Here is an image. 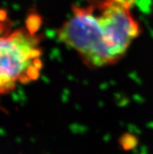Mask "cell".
I'll list each match as a JSON object with an SVG mask.
<instances>
[{
    "mask_svg": "<svg viewBox=\"0 0 153 154\" xmlns=\"http://www.w3.org/2000/svg\"><path fill=\"white\" fill-rule=\"evenodd\" d=\"M40 38L31 34L27 28H20L1 37V77L2 94L14 89L17 81L27 83V72L34 61L42 54Z\"/></svg>",
    "mask_w": 153,
    "mask_h": 154,
    "instance_id": "cell-2",
    "label": "cell"
},
{
    "mask_svg": "<svg viewBox=\"0 0 153 154\" xmlns=\"http://www.w3.org/2000/svg\"><path fill=\"white\" fill-rule=\"evenodd\" d=\"M72 7V16L57 30L58 38L78 53L90 69L116 63L141 33L131 7L116 0H88Z\"/></svg>",
    "mask_w": 153,
    "mask_h": 154,
    "instance_id": "cell-1",
    "label": "cell"
},
{
    "mask_svg": "<svg viewBox=\"0 0 153 154\" xmlns=\"http://www.w3.org/2000/svg\"><path fill=\"white\" fill-rule=\"evenodd\" d=\"M42 23V17L37 12L31 10V13H27L25 21V27L31 34H35L36 32L40 28Z\"/></svg>",
    "mask_w": 153,
    "mask_h": 154,
    "instance_id": "cell-3",
    "label": "cell"
},
{
    "mask_svg": "<svg viewBox=\"0 0 153 154\" xmlns=\"http://www.w3.org/2000/svg\"><path fill=\"white\" fill-rule=\"evenodd\" d=\"M133 153H134V154H138V150H136V148L133 150Z\"/></svg>",
    "mask_w": 153,
    "mask_h": 154,
    "instance_id": "cell-6",
    "label": "cell"
},
{
    "mask_svg": "<svg viewBox=\"0 0 153 154\" xmlns=\"http://www.w3.org/2000/svg\"><path fill=\"white\" fill-rule=\"evenodd\" d=\"M119 143L124 150H133L138 146V139L133 134L125 132L119 139Z\"/></svg>",
    "mask_w": 153,
    "mask_h": 154,
    "instance_id": "cell-4",
    "label": "cell"
},
{
    "mask_svg": "<svg viewBox=\"0 0 153 154\" xmlns=\"http://www.w3.org/2000/svg\"><path fill=\"white\" fill-rule=\"evenodd\" d=\"M0 16H1V21H5V20L7 19V12L4 10H1V13H0Z\"/></svg>",
    "mask_w": 153,
    "mask_h": 154,
    "instance_id": "cell-5",
    "label": "cell"
},
{
    "mask_svg": "<svg viewBox=\"0 0 153 154\" xmlns=\"http://www.w3.org/2000/svg\"><path fill=\"white\" fill-rule=\"evenodd\" d=\"M140 154H147V152H141Z\"/></svg>",
    "mask_w": 153,
    "mask_h": 154,
    "instance_id": "cell-7",
    "label": "cell"
}]
</instances>
